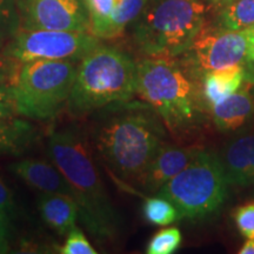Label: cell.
Wrapping results in <instances>:
<instances>
[{"mask_svg": "<svg viewBox=\"0 0 254 254\" xmlns=\"http://www.w3.org/2000/svg\"><path fill=\"white\" fill-rule=\"evenodd\" d=\"M105 109L94 127V150L119 180L138 184L152 158L166 142L163 120L141 99Z\"/></svg>", "mask_w": 254, "mask_h": 254, "instance_id": "6da1fadb", "label": "cell"}, {"mask_svg": "<svg viewBox=\"0 0 254 254\" xmlns=\"http://www.w3.org/2000/svg\"><path fill=\"white\" fill-rule=\"evenodd\" d=\"M47 153L71 186L79 206V218L99 241L116 239L120 217L101 180L87 139L77 128L55 129L49 136Z\"/></svg>", "mask_w": 254, "mask_h": 254, "instance_id": "7a4b0ae2", "label": "cell"}, {"mask_svg": "<svg viewBox=\"0 0 254 254\" xmlns=\"http://www.w3.org/2000/svg\"><path fill=\"white\" fill-rule=\"evenodd\" d=\"M136 95L174 135L195 132L209 112L201 82L178 58L142 57L136 62Z\"/></svg>", "mask_w": 254, "mask_h": 254, "instance_id": "3957f363", "label": "cell"}, {"mask_svg": "<svg viewBox=\"0 0 254 254\" xmlns=\"http://www.w3.org/2000/svg\"><path fill=\"white\" fill-rule=\"evenodd\" d=\"M136 95V62L125 51L100 44L78 63L67 110L84 116Z\"/></svg>", "mask_w": 254, "mask_h": 254, "instance_id": "277c9868", "label": "cell"}, {"mask_svg": "<svg viewBox=\"0 0 254 254\" xmlns=\"http://www.w3.org/2000/svg\"><path fill=\"white\" fill-rule=\"evenodd\" d=\"M212 6L204 0H148L132 26V39L144 57L178 58L207 23Z\"/></svg>", "mask_w": 254, "mask_h": 254, "instance_id": "5b68a950", "label": "cell"}, {"mask_svg": "<svg viewBox=\"0 0 254 254\" xmlns=\"http://www.w3.org/2000/svg\"><path fill=\"white\" fill-rule=\"evenodd\" d=\"M78 63L69 60H34L19 63L12 81L19 117L32 120L55 118L67 106Z\"/></svg>", "mask_w": 254, "mask_h": 254, "instance_id": "8992f818", "label": "cell"}, {"mask_svg": "<svg viewBox=\"0 0 254 254\" xmlns=\"http://www.w3.org/2000/svg\"><path fill=\"white\" fill-rule=\"evenodd\" d=\"M228 184L220 157L200 150L189 166L158 190L170 200L180 217L195 220L217 212L227 198Z\"/></svg>", "mask_w": 254, "mask_h": 254, "instance_id": "52a82bcc", "label": "cell"}, {"mask_svg": "<svg viewBox=\"0 0 254 254\" xmlns=\"http://www.w3.org/2000/svg\"><path fill=\"white\" fill-rule=\"evenodd\" d=\"M250 41L249 28L228 30L214 23H206L178 59L190 74L201 80L206 73L249 62Z\"/></svg>", "mask_w": 254, "mask_h": 254, "instance_id": "ba28073f", "label": "cell"}, {"mask_svg": "<svg viewBox=\"0 0 254 254\" xmlns=\"http://www.w3.org/2000/svg\"><path fill=\"white\" fill-rule=\"evenodd\" d=\"M101 39L91 32L23 30L4 46L5 55L18 63L34 60H69L79 63L100 45Z\"/></svg>", "mask_w": 254, "mask_h": 254, "instance_id": "9c48e42d", "label": "cell"}, {"mask_svg": "<svg viewBox=\"0 0 254 254\" xmlns=\"http://www.w3.org/2000/svg\"><path fill=\"white\" fill-rule=\"evenodd\" d=\"M23 30L91 32L84 0H17Z\"/></svg>", "mask_w": 254, "mask_h": 254, "instance_id": "30bf717a", "label": "cell"}, {"mask_svg": "<svg viewBox=\"0 0 254 254\" xmlns=\"http://www.w3.org/2000/svg\"><path fill=\"white\" fill-rule=\"evenodd\" d=\"M200 148L164 142L152 158L136 185L150 193H158L172 178L189 166Z\"/></svg>", "mask_w": 254, "mask_h": 254, "instance_id": "8fae6325", "label": "cell"}, {"mask_svg": "<svg viewBox=\"0 0 254 254\" xmlns=\"http://www.w3.org/2000/svg\"><path fill=\"white\" fill-rule=\"evenodd\" d=\"M9 172L40 193H60L73 196L71 186L52 161L25 158L9 164ZM74 198V196H73Z\"/></svg>", "mask_w": 254, "mask_h": 254, "instance_id": "7c38bea8", "label": "cell"}, {"mask_svg": "<svg viewBox=\"0 0 254 254\" xmlns=\"http://www.w3.org/2000/svg\"><path fill=\"white\" fill-rule=\"evenodd\" d=\"M220 160L230 185H254V133L228 141L222 150Z\"/></svg>", "mask_w": 254, "mask_h": 254, "instance_id": "4fadbf2b", "label": "cell"}, {"mask_svg": "<svg viewBox=\"0 0 254 254\" xmlns=\"http://www.w3.org/2000/svg\"><path fill=\"white\" fill-rule=\"evenodd\" d=\"M249 63L208 72L201 78L202 95L209 111L214 105L243 87L245 82L253 80L254 77L250 73Z\"/></svg>", "mask_w": 254, "mask_h": 254, "instance_id": "5bb4252c", "label": "cell"}, {"mask_svg": "<svg viewBox=\"0 0 254 254\" xmlns=\"http://www.w3.org/2000/svg\"><path fill=\"white\" fill-rule=\"evenodd\" d=\"M209 113L218 129L236 132L253 119L254 94L251 93L249 86H243L214 105Z\"/></svg>", "mask_w": 254, "mask_h": 254, "instance_id": "9a60e30c", "label": "cell"}, {"mask_svg": "<svg viewBox=\"0 0 254 254\" xmlns=\"http://www.w3.org/2000/svg\"><path fill=\"white\" fill-rule=\"evenodd\" d=\"M40 217L59 236H67L77 226L79 206L73 196L60 193H41L38 198Z\"/></svg>", "mask_w": 254, "mask_h": 254, "instance_id": "2e32d148", "label": "cell"}, {"mask_svg": "<svg viewBox=\"0 0 254 254\" xmlns=\"http://www.w3.org/2000/svg\"><path fill=\"white\" fill-rule=\"evenodd\" d=\"M36 139V128L26 120L0 118V155L20 154Z\"/></svg>", "mask_w": 254, "mask_h": 254, "instance_id": "e0dca14e", "label": "cell"}, {"mask_svg": "<svg viewBox=\"0 0 254 254\" xmlns=\"http://www.w3.org/2000/svg\"><path fill=\"white\" fill-rule=\"evenodd\" d=\"M148 0H120L112 15L92 31L101 40L114 39L122 36L126 28L134 23Z\"/></svg>", "mask_w": 254, "mask_h": 254, "instance_id": "ac0fdd59", "label": "cell"}, {"mask_svg": "<svg viewBox=\"0 0 254 254\" xmlns=\"http://www.w3.org/2000/svg\"><path fill=\"white\" fill-rule=\"evenodd\" d=\"M214 24L228 30H245L254 25V0H230L218 7Z\"/></svg>", "mask_w": 254, "mask_h": 254, "instance_id": "d6986e66", "label": "cell"}, {"mask_svg": "<svg viewBox=\"0 0 254 254\" xmlns=\"http://www.w3.org/2000/svg\"><path fill=\"white\" fill-rule=\"evenodd\" d=\"M142 212L146 220L159 226H166L182 218L176 206L170 200L160 195L146 199Z\"/></svg>", "mask_w": 254, "mask_h": 254, "instance_id": "ffe728a7", "label": "cell"}, {"mask_svg": "<svg viewBox=\"0 0 254 254\" xmlns=\"http://www.w3.org/2000/svg\"><path fill=\"white\" fill-rule=\"evenodd\" d=\"M182 233L177 227L163 228L150 240L146 252L148 254H171L179 249L182 244Z\"/></svg>", "mask_w": 254, "mask_h": 254, "instance_id": "44dd1931", "label": "cell"}, {"mask_svg": "<svg viewBox=\"0 0 254 254\" xmlns=\"http://www.w3.org/2000/svg\"><path fill=\"white\" fill-rule=\"evenodd\" d=\"M19 28L17 0H0V40L11 39Z\"/></svg>", "mask_w": 254, "mask_h": 254, "instance_id": "7402d4cb", "label": "cell"}, {"mask_svg": "<svg viewBox=\"0 0 254 254\" xmlns=\"http://www.w3.org/2000/svg\"><path fill=\"white\" fill-rule=\"evenodd\" d=\"M91 21V33L94 28L107 20L116 9L120 0H84Z\"/></svg>", "mask_w": 254, "mask_h": 254, "instance_id": "603a6c76", "label": "cell"}, {"mask_svg": "<svg viewBox=\"0 0 254 254\" xmlns=\"http://www.w3.org/2000/svg\"><path fill=\"white\" fill-rule=\"evenodd\" d=\"M60 252L64 254H97L90 241L78 226H74L67 233L65 244Z\"/></svg>", "mask_w": 254, "mask_h": 254, "instance_id": "cb8c5ba5", "label": "cell"}, {"mask_svg": "<svg viewBox=\"0 0 254 254\" xmlns=\"http://www.w3.org/2000/svg\"><path fill=\"white\" fill-rule=\"evenodd\" d=\"M238 230L247 239H254V202L244 205L234 213Z\"/></svg>", "mask_w": 254, "mask_h": 254, "instance_id": "d4e9b609", "label": "cell"}, {"mask_svg": "<svg viewBox=\"0 0 254 254\" xmlns=\"http://www.w3.org/2000/svg\"><path fill=\"white\" fill-rule=\"evenodd\" d=\"M15 117L19 116L12 85L0 82V118H15Z\"/></svg>", "mask_w": 254, "mask_h": 254, "instance_id": "484cf974", "label": "cell"}, {"mask_svg": "<svg viewBox=\"0 0 254 254\" xmlns=\"http://www.w3.org/2000/svg\"><path fill=\"white\" fill-rule=\"evenodd\" d=\"M2 43L4 41L0 40V82L12 84L15 73H17L19 63L5 55Z\"/></svg>", "mask_w": 254, "mask_h": 254, "instance_id": "4316f807", "label": "cell"}, {"mask_svg": "<svg viewBox=\"0 0 254 254\" xmlns=\"http://www.w3.org/2000/svg\"><path fill=\"white\" fill-rule=\"evenodd\" d=\"M0 211L11 219L14 218L17 213L13 193L1 178H0Z\"/></svg>", "mask_w": 254, "mask_h": 254, "instance_id": "83f0119b", "label": "cell"}, {"mask_svg": "<svg viewBox=\"0 0 254 254\" xmlns=\"http://www.w3.org/2000/svg\"><path fill=\"white\" fill-rule=\"evenodd\" d=\"M12 234V226H11V218L2 213L0 211V238L8 239Z\"/></svg>", "mask_w": 254, "mask_h": 254, "instance_id": "f1b7e54d", "label": "cell"}, {"mask_svg": "<svg viewBox=\"0 0 254 254\" xmlns=\"http://www.w3.org/2000/svg\"><path fill=\"white\" fill-rule=\"evenodd\" d=\"M240 254H254V239H249L239 251Z\"/></svg>", "mask_w": 254, "mask_h": 254, "instance_id": "f546056e", "label": "cell"}, {"mask_svg": "<svg viewBox=\"0 0 254 254\" xmlns=\"http://www.w3.org/2000/svg\"><path fill=\"white\" fill-rule=\"evenodd\" d=\"M247 60H249L250 63H254V34L252 33H251V41H250L249 53H247Z\"/></svg>", "mask_w": 254, "mask_h": 254, "instance_id": "4dcf8cb0", "label": "cell"}, {"mask_svg": "<svg viewBox=\"0 0 254 254\" xmlns=\"http://www.w3.org/2000/svg\"><path fill=\"white\" fill-rule=\"evenodd\" d=\"M11 251V246H9L8 239L5 238H0V254L8 253Z\"/></svg>", "mask_w": 254, "mask_h": 254, "instance_id": "1f68e13d", "label": "cell"}, {"mask_svg": "<svg viewBox=\"0 0 254 254\" xmlns=\"http://www.w3.org/2000/svg\"><path fill=\"white\" fill-rule=\"evenodd\" d=\"M204 1L207 2L209 6H212V7H220L224 4H226L227 1H230V0H204Z\"/></svg>", "mask_w": 254, "mask_h": 254, "instance_id": "d6a6232c", "label": "cell"}, {"mask_svg": "<svg viewBox=\"0 0 254 254\" xmlns=\"http://www.w3.org/2000/svg\"><path fill=\"white\" fill-rule=\"evenodd\" d=\"M249 30H250V32H251V33H252V34H254V25H253V26H251V27H249Z\"/></svg>", "mask_w": 254, "mask_h": 254, "instance_id": "836d02e7", "label": "cell"}, {"mask_svg": "<svg viewBox=\"0 0 254 254\" xmlns=\"http://www.w3.org/2000/svg\"><path fill=\"white\" fill-rule=\"evenodd\" d=\"M253 94H254V87H253Z\"/></svg>", "mask_w": 254, "mask_h": 254, "instance_id": "e575fe53", "label": "cell"}]
</instances>
